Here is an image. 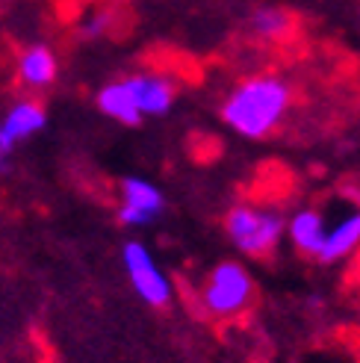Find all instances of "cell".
Instances as JSON below:
<instances>
[{"instance_id":"1","label":"cell","mask_w":360,"mask_h":363,"mask_svg":"<svg viewBox=\"0 0 360 363\" xmlns=\"http://www.w3.org/2000/svg\"><path fill=\"white\" fill-rule=\"evenodd\" d=\"M293 83L275 71H257L233 83L219 106V116L230 133L240 139L260 142L281 130L293 110Z\"/></svg>"},{"instance_id":"2","label":"cell","mask_w":360,"mask_h":363,"mask_svg":"<svg viewBox=\"0 0 360 363\" xmlns=\"http://www.w3.org/2000/svg\"><path fill=\"white\" fill-rule=\"evenodd\" d=\"M225 237L242 257H269L286 240V216L260 201H237L225 213Z\"/></svg>"},{"instance_id":"3","label":"cell","mask_w":360,"mask_h":363,"mask_svg":"<svg viewBox=\"0 0 360 363\" xmlns=\"http://www.w3.org/2000/svg\"><path fill=\"white\" fill-rule=\"evenodd\" d=\"M257 296L254 275L240 260H219L198 284V307L207 319L227 322L251 311Z\"/></svg>"},{"instance_id":"4","label":"cell","mask_w":360,"mask_h":363,"mask_svg":"<svg viewBox=\"0 0 360 363\" xmlns=\"http://www.w3.org/2000/svg\"><path fill=\"white\" fill-rule=\"evenodd\" d=\"M121 266L133 286V293L148 307L163 311V307L174 301V284L169 278V272L159 266L154 251L142 240H128L121 245Z\"/></svg>"},{"instance_id":"5","label":"cell","mask_w":360,"mask_h":363,"mask_svg":"<svg viewBox=\"0 0 360 363\" xmlns=\"http://www.w3.org/2000/svg\"><path fill=\"white\" fill-rule=\"evenodd\" d=\"M166 210V195L154 180L128 174L118 184V210L116 219L121 228H145L157 222V216Z\"/></svg>"},{"instance_id":"6","label":"cell","mask_w":360,"mask_h":363,"mask_svg":"<svg viewBox=\"0 0 360 363\" xmlns=\"http://www.w3.org/2000/svg\"><path fill=\"white\" fill-rule=\"evenodd\" d=\"M325 233H328V216L319 207L304 204L286 216V242H290L298 254H304V257H310V260L319 257Z\"/></svg>"},{"instance_id":"7","label":"cell","mask_w":360,"mask_h":363,"mask_svg":"<svg viewBox=\"0 0 360 363\" xmlns=\"http://www.w3.org/2000/svg\"><path fill=\"white\" fill-rule=\"evenodd\" d=\"M60 74V60L57 50L45 42H33L27 48H21V53L15 57V77L24 89H47Z\"/></svg>"},{"instance_id":"8","label":"cell","mask_w":360,"mask_h":363,"mask_svg":"<svg viewBox=\"0 0 360 363\" xmlns=\"http://www.w3.org/2000/svg\"><path fill=\"white\" fill-rule=\"evenodd\" d=\"M357 251H360V207H351L343 216H337L334 222H328V233L319 248L316 263L334 266V263L349 260Z\"/></svg>"},{"instance_id":"9","label":"cell","mask_w":360,"mask_h":363,"mask_svg":"<svg viewBox=\"0 0 360 363\" xmlns=\"http://www.w3.org/2000/svg\"><path fill=\"white\" fill-rule=\"evenodd\" d=\"M130 86V92L136 98V106L142 110L145 118H157V116H166L171 113L174 106V83L166 74H154V71H136V74L124 77Z\"/></svg>"},{"instance_id":"10","label":"cell","mask_w":360,"mask_h":363,"mask_svg":"<svg viewBox=\"0 0 360 363\" xmlns=\"http://www.w3.org/2000/svg\"><path fill=\"white\" fill-rule=\"evenodd\" d=\"M45 124H47V110L42 106V101L21 98L4 113V118H0V139H4L9 148H15L18 142H27L35 133H42Z\"/></svg>"},{"instance_id":"11","label":"cell","mask_w":360,"mask_h":363,"mask_svg":"<svg viewBox=\"0 0 360 363\" xmlns=\"http://www.w3.org/2000/svg\"><path fill=\"white\" fill-rule=\"evenodd\" d=\"M245 30L251 39H257L263 45H281L296 33V15L278 4H260L248 12Z\"/></svg>"},{"instance_id":"12","label":"cell","mask_w":360,"mask_h":363,"mask_svg":"<svg viewBox=\"0 0 360 363\" xmlns=\"http://www.w3.org/2000/svg\"><path fill=\"white\" fill-rule=\"evenodd\" d=\"M95 104L106 118H113L124 127H136V124H142V118H145L142 110L136 106V98L130 92L128 80H113V83L101 86L98 95H95Z\"/></svg>"},{"instance_id":"13","label":"cell","mask_w":360,"mask_h":363,"mask_svg":"<svg viewBox=\"0 0 360 363\" xmlns=\"http://www.w3.org/2000/svg\"><path fill=\"white\" fill-rule=\"evenodd\" d=\"M113 24H116V15L110 9H103V6H95L80 18L77 33L83 35V39H101V35H106L113 30Z\"/></svg>"},{"instance_id":"14","label":"cell","mask_w":360,"mask_h":363,"mask_svg":"<svg viewBox=\"0 0 360 363\" xmlns=\"http://www.w3.org/2000/svg\"><path fill=\"white\" fill-rule=\"evenodd\" d=\"M9 154H12V148H9V145H6L4 139H0V172L6 169V160H9Z\"/></svg>"},{"instance_id":"15","label":"cell","mask_w":360,"mask_h":363,"mask_svg":"<svg viewBox=\"0 0 360 363\" xmlns=\"http://www.w3.org/2000/svg\"><path fill=\"white\" fill-rule=\"evenodd\" d=\"M357 198H360V180H357Z\"/></svg>"}]
</instances>
